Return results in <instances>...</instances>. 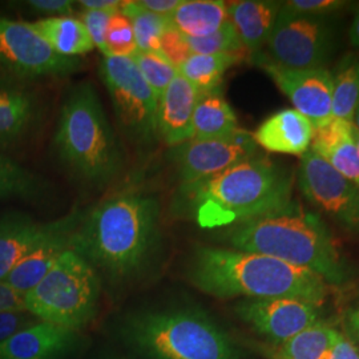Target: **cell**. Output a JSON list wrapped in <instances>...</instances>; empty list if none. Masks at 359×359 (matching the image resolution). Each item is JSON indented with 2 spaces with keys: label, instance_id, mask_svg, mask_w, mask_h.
<instances>
[{
  "label": "cell",
  "instance_id": "cell-2",
  "mask_svg": "<svg viewBox=\"0 0 359 359\" xmlns=\"http://www.w3.org/2000/svg\"><path fill=\"white\" fill-rule=\"evenodd\" d=\"M158 243L157 197L126 191L84 213L74 231L71 249L111 281L124 283L147 269Z\"/></svg>",
  "mask_w": 359,
  "mask_h": 359
},
{
  "label": "cell",
  "instance_id": "cell-23",
  "mask_svg": "<svg viewBox=\"0 0 359 359\" xmlns=\"http://www.w3.org/2000/svg\"><path fill=\"white\" fill-rule=\"evenodd\" d=\"M338 335L320 321L281 344H255V348L268 359H327Z\"/></svg>",
  "mask_w": 359,
  "mask_h": 359
},
{
  "label": "cell",
  "instance_id": "cell-16",
  "mask_svg": "<svg viewBox=\"0 0 359 359\" xmlns=\"http://www.w3.org/2000/svg\"><path fill=\"white\" fill-rule=\"evenodd\" d=\"M200 92L182 75L172 80L158 99L157 135L170 148L193 139V114Z\"/></svg>",
  "mask_w": 359,
  "mask_h": 359
},
{
  "label": "cell",
  "instance_id": "cell-37",
  "mask_svg": "<svg viewBox=\"0 0 359 359\" xmlns=\"http://www.w3.org/2000/svg\"><path fill=\"white\" fill-rule=\"evenodd\" d=\"M38 322H40L38 317L28 310L0 311V344Z\"/></svg>",
  "mask_w": 359,
  "mask_h": 359
},
{
  "label": "cell",
  "instance_id": "cell-32",
  "mask_svg": "<svg viewBox=\"0 0 359 359\" xmlns=\"http://www.w3.org/2000/svg\"><path fill=\"white\" fill-rule=\"evenodd\" d=\"M192 53L216 55V53H240L245 52L241 39L231 20L219 27L213 34L204 38H187Z\"/></svg>",
  "mask_w": 359,
  "mask_h": 359
},
{
  "label": "cell",
  "instance_id": "cell-19",
  "mask_svg": "<svg viewBox=\"0 0 359 359\" xmlns=\"http://www.w3.org/2000/svg\"><path fill=\"white\" fill-rule=\"evenodd\" d=\"M283 1L241 0L226 3L228 18L250 57L268 43Z\"/></svg>",
  "mask_w": 359,
  "mask_h": 359
},
{
  "label": "cell",
  "instance_id": "cell-29",
  "mask_svg": "<svg viewBox=\"0 0 359 359\" xmlns=\"http://www.w3.org/2000/svg\"><path fill=\"white\" fill-rule=\"evenodd\" d=\"M44 184L35 173L0 154V201L7 198H38Z\"/></svg>",
  "mask_w": 359,
  "mask_h": 359
},
{
  "label": "cell",
  "instance_id": "cell-18",
  "mask_svg": "<svg viewBox=\"0 0 359 359\" xmlns=\"http://www.w3.org/2000/svg\"><path fill=\"white\" fill-rule=\"evenodd\" d=\"M314 130L305 116L287 108L269 116L252 135L257 145L268 152L302 157L311 147Z\"/></svg>",
  "mask_w": 359,
  "mask_h": 359
},
{
  "label": "cell",
  "instance_id": "cell-9",
  "mask_svg": "<svg viewBox=\"0 0 359 359\" xmlns=\"http://www.w3.org/2000/svg\"><path fill=\"white\" fill-rule=\"evenodd\" d=\"M266 46L276 65L292 69L325 68L333 53V28L327 18L294 15L281 7Z\"/></svg>",
  "mask_w": 359,
  "mask_h": 359
},
{
  "label": "cell",
  "instance_id": "cell-3",
  "mask_svg": "<svg viewBox=\"0 0 359 359\" xmlns=\"http://www.w3.org/2000/svg\"><path fill=\"white\" fill-rule=\"evenodd\" d=\"M187 278L218 299L295 298L320 308L329 293L327 283L310 270L273 257L216 246L193 250Z\"/></svg>",
  "mask_w": 359,
  "mask_h": 359
},
{
  "label": "cell",
  "instance_id": "cell-6",
  "mask_svg": "<svg viewBox=\"0 0 359 359\" xmlns=\"http://www.w3.org/2000/svg\"><path fill=\"white\" fill-rule=\"evenodd\" d=\"M123 334L149 359H237L228 335L200 309L140 311L126 321Z\"/></svg>",
  "mask_w": 359,
  "mask_h": 359
},
{
  "label": "cell",
  "instance_id": "cell-31",
  "mask_svg": "<svg viewBox=\"0 0 359 359\" xmlns=\"http://www.w3.org/2000/svg\"><path fill=\"white\" fill-rule=\"evenodd\" d=\"M132 59L158 99L179 74V69L168 62L160 52L137 51Z\"/></svg>",
  "mask_w": 359,
  "mask_h": 359
},
{
  "label": "cell",
  "instance_id": "cell-5",
  "mask_svg": "<svg viewBox=\"0 0 359 359\" xmlns=\"http://www.w3.org/2000/svg\"><path fill=\"white\" fill-rule=\"evenodd\" d=\"M55 147L68 169L90 185H107L123 167L118 139L88 81L68 90L60 109Z\"/></svg>",
  "mask_w": 359,
  "mask_h": 359
},
{
  "label": "cell",
  "instance_id": "cell-45",
  "mask_svg": "<svg viewBox=\"0 0 359 359\" xmlns=\"http://www.w3.org/2000/svg\"><path fill=\"white\" fill-rule=\"evenodd\" d=\"M351 133H353V139H354V142H355V145H357V149H358L359 152V130L357 129V127L353 124L351 126Z\"/></svg>",
  "mask_w": 359,
  "mask_h": 359
},
{
  "label": "cell",
  "instance_id": "cell-1",
  "mask_svg": "<svg viewBox=\"0 0 359 359\" xmlns=\"http://www.w3.org/2000/svg\"><path fill=\"white\" fill-rule=\"evenodd\" d=\"M293 172L257 154L209 179L181 182L170 209L201 229L231 228L294 204Z\"/></svg>",
  "mask_w": 359,
  "mask_h": 359
},
{
  "label": "cell",
  "instance_id": "cell-38",
  "mask_svg": "<svg viewBox=\"0 0 359 359\" xmlns=\"http://www.w3.org/2000/svg\"><path fill=\"white\" fill-rule=\"evenodd\" d=\"M36 13H43L46 18L71 16L74 13L75 1L69 0H29L27 3Z\"/></svg>",
  "mask_w": 359,
  "mask_h": 359
},
{
  "label": "cell",
  "instance_id": "cell-4",
  "mask_svg": "<svg viewBox=\"0 0 359 359\" xmlns=\"http://www.w3.org/2000/svg\"><path fill=\"white\" fill-rule=\"evenodd\" d=\"M231 249L273 257L310 270L330 285H344L350 271L320 218L299 206L256 218L224 231Z\"/></svg>",
  "mask_w": 359,
  "mask_h": 359
},
{
  "label": "cell",
  "instance_id": "cell-14",
  "mask_svg": "<svg viewBox=\"0 0 359 359\" xmlns=\"http://www.w3.org/2000/svg\"><path fill=\"white\" fill-rule=\"evenodd\" d=\"M234 310L269 344H281L320 322L318 306L295 298L243 299Z\"/></svg>",
  "mask_w": 359,
  "mask_h": 359
},
{
  "label": "cell",
  "instance_id": "cell-42",
  "mask_svg": "<svg viewBox=\"0 0 359 359\" xmlns=\"http://www.w3.org/2000/svg\"><path fill=\"white\" fill-rule=\"evenodd\" d=\"M345 325H346L348 338L359 345V301L351 308L347 310L345 316Z\"/></svg>",
  "mask_w": 359,
  "mask_h": 359
},
{
  "label": "cell",
  "instance_id": "cell-11",
  "mask_svg": "<svg viewBox=\"0 0 359 359\" xmlns=\"http://www.w3.org/2000/svg\"><path fill=\"white\" fill-rule=\"evenodd\" d=\"M0 65L15 76H67L79 71L81 62L52 50L31 23L0 16Z\"/></svg>",
  "mask_w": 359,
  "mask_h": 359
},
{
  "label": "cell",
  "instance_id": "cell-10",
  "mask_svg": "<svg viewBox=\"0 0 359 359\" xmlns=\"http://www.w3.org/2000/svg\"><path fill=\"white\" fill-rule=\"evenodd\" d=\"M298 189L311 205L347 231L359 236V187L309 149L297 172Z\"/></svg>",
  "mask_w": 359,
  "mask_h": 359
},
{
  "label": "cell",
  "instance_id": "cell-26",
  "mask_svg": "<svg viewBox=\"0 0 359 359\" xmlns=\"http://www.w3.org/2000/svg\"><path fill=\"white\" fill-rule=\"evenodd\" d=\"M52 50L68 57H77L95 48L87 28L74 16L43 18L31 23Z\"/></svg>",
  "mask_w": 359,
  "mask_h": 359
},
{
  "label": "cell",
  "instance_id": "cell-12",
  "mask_svg": "<svg viewBox=\"0 0 359 359\" xmlns=\"http://www.w3.org/2000/svg\"><path fill=\"white\" fill-rule=\"evenodd\" d=\"M258 154L253 135L238 128L231 135L182 142L170 148L169 157L176 165L181 182L209 179Z\"/></svg>",
  "mask_w": 359,
  "mask_h": 359
},
{
  "label": "cell",
  "instance_id": "cell-40",
  "mask_svg": "<svg viewBox=\"0 0 359 359\" xmlns=\"http://www.w3.org/2000/svg\"><path fill=\"white\" fill-rule=\"evenodd\" d=\"M182 0H136L135 3L148 13L169 18L176 11Z\"/></svg>",
  "mask_w": 359,
  "mask_h": 359
},
{
  "label": "cell",
  "instance_id": "cell-36",
  "mask_svg": "<svg viewBox=\"0 0 359 359\" xmlns=\"http://www.w3.org/2000/svg\"><path fill=\"white\" fill-rule=\"evenodd\" d=\"M160 53L177 69L192 55L187 38L180 34L176 28L170 26V23L160 40Z\"/></svg>",
  "mask_w": 359,
  "mask_h": 359
},
{
  "label": "cell",
  "instance_id": "cell-21",
  "mask_svg": "<svg viewBox=\"0 0 359 359\" xmlns=\"http://www.w3.org/2000/svg\"><path fill=\"white\" fill-rule=\"evenodd\" d=\"M50 228L51 222L40 224L23 213H10L0 218V283Z\"/></svg>",
  "mask_w": 359,
  "mask_h": 359
},
{
  "label": "cell",
  "instance_id": "cell-13",
  "mask_svg": "<svg viewBox=\"0 0 359 359\" xmlns=\"http://www.w3.org/2000/svg\"><path fill=\"white\" fill-rule=\"evenodd\" d=\"M273 83L294 105V109L305 116L314 129H320L333 120V75L326 68L292 69L276 65L269 56L259 52L252 56Z\"/></svg>",
  "mask_w": 359,
  "mask_h": 359
},
{
  "label": "cell",
  "instance_id": "cell-7",
  "mask_svg": "<svg viewBox=\"0 0 359 359\" xmlns=\"http://www.w3.org/2000/svg\"><path fill=\"white\" fill-rule=\"evenodd\" d=\"M100 297L97 271L72 249L25 295L26 309L40 321L79 332L96 316Z\"/></svg>",
  "mask_w": 359,
  "mask_h": 359
},
{
  "label": "cell",
  "instance_id": "cell-39",
  "mask_svg": "<svg viewBox=\"0 0 359 359\" xmlns=\"http://www.w3.org/2000/svg\"><path fill=\"white\" fill-rule=\"evenodd\" d=\"M27 310L25 295L16 292L10 285L0 283V311Z\"/></svg>",
  "mask_w": 359,
  "mask_h": 359
},
{
  "label": "cell",
  "instance_id": "cell-17",
  "mask_svg": "<svg viewBox=\"0 0 359 359\" xmlns=\"http://www.w3.org/2000/svg\"><path fill=\"white\" fill-rule=\"evenodd\" d=\"M77 342V332L40 321L0 344V359H60Z\"/></svg>",
  "mask_w": 359,
  "mask_h": 359
},
{
  "label": "cell",
  "instance_id": "cell-15",
  "mask_svg": "<svg viewBox=\"0 0 359 359\" xmlns=\"http://www.w3.org/2000/svg\"><path fill=\"white\" fill-rule=\"evenodd\" d=\"M83 216L84 213L74 210L65 217L52 221L50 231L22 258L3 283L23 295L34 289L59 258L71 249L74 231Z\"/></svg>",
  "mask_w": 359,
  "mask_h": 359
},
{
  "label": "cell",
  "instance_id": "cell-20",
  "mask_svg": "<svg viewBox=\"0 0 359 359\" xmlns=\"http://www.w3.org/2000/svg\"><path fill=\"white\" fill-rule=\"evenodd\" d=\"M351 126L353 123L333 118L325 127L314 130L310 149L359 187V152L353 139Z\"/></svg>",
  "mask_w": 359,
  "mask_h": 359
},
{
  "label": "cell",
  "instance_id": "cell-27",
  "mask_svg": "<svg viewBox=\"0 0 359 359\" xmlns=\"http://www.w3.org/2000/svg\"><path fill=\"white\" fill-rule=\"evenodd\" d=\"M243 57L244 55L240 53H192L180 65L179 74L191 81L200 93L221 90V83L226 71Z\"/></svg>",
  "mask_w": 359,
  "mask_h": 359
},
{
  "label": "cell",
  "instance_id": "cell-25",
  "mask_svg": "<svg viewBox=\"0 0 359 359\" xmlns=\"http://www.w3.org/2000/svg\"><path fill=\"white\" fill-rule=\"evenodd\" d=\"M238 128L237 116L221 90L200 93L193 114V139L222 137Z\"/></svg>",
  "mask_w": 359,
  "mask_h": 359
},
{
  "label": "cell",
  "instance_id": "cell-46",
  "mask_svg": "<svg viewBox=\"0 0 359 359\" xmlns=\"http://www.w3.org/2000/svg\"><path fill=\"white\" fill-rule=\"evenodd\" d=\"M353 124L357 127V129L359 130V105L358 108H357V112H355V116H354V120H353Z\"/></svg>",
  "mask_w": 359,
  "mask_h": 359
},
{
  "label": "cell",
  "instance_id": "cell-30",
  "mask_svg": "<svg viewBox=\"0 0 359 359\" xmlns=\"http://www.w3.org/2000/svg\"><path fill=\"white\" fill-rule=\"evenodd\" d=\"M120 11L132 23L137 51L160 52V40L169 26V19L142 10L135 1H126Z\"/></svg>",
  "mask_w": 359,
  "mask_h": 359
},
{
  "label": "cell",
  "instance_id": "cell-35",
  "mask_svg": "<svg viewBox=\"0 0 359 359\" xmlns=\"http://www.w3.org/2000/svg\"><path fill=\"white\" fill-rule=\"evenodd\" d=\"M120 8L112 10H86L81 13V22L87 28V32L90 35V40L99 51L107 55L105 50V31L111 18L115 15Z\"/></svg>",
  "mask_w": 359,
  "mask_h": 359
},
{
  "label": "cell",
  "instance_id": "cell-33",
  "mask_svg": "<svg viewBox=\"0 0 359 359\" xmlns=\"http://www.w3.org/2000/svg\"><path fill=\"white\" fill-rule=\"evenodd\" d=\"M105 56L132 57L137 52L133 27L120 10L111 18L105 31Z\"/></svg>",
  "mask_w": 359,
  "mask_h": 359
},
{
  "label": "cell",
  "instance_id": "cell-34",
  "mask_svg": "<svg viewBox=\"0 0 359 359\" xmlns=\"http://www.w3.org/2000/svg\"><path fill=\"white\" fill-rule=\"evenodd\" d=\"M346 4L342 0H290L283 1V10L301 16L327 18V15L342 10Z\"/></svg>",
  "mask_w": 359,
  "mask_h": 359
},
{
  "label": "cell",
  "instance_id": "cell-8",
  "mask_svg": "<svg viewBox=\"0 0 359 359\" xmlns=\"http://www.w3.org/2000/svg\"><path fill=\"white\" fill-rule=\"evenodd\" d=\"M99 72L123 133L135 144L151 145L158 137V97L142 77L135 60L103 56Z\"/></svg>",
  "mask_w": 359,
  "mask_h": 359
},
{
  "label": "cell",
  "instance_id": "cell-22",
  "mask_svg": "<svg viewBox=\"0 0 359 359\" xmlns=\"http://www.w3.org/2000/svg\"><path fill=\"white\" fill-rule=\"evenodd\" d=\"M38 116L35 95L22 86L0 83V148L25 137Z\"/></svg>",
  "mask_w": 359,
  "mask_h": 359
},
{
  "label": "cell",
  "instance_id": "cell-41",
  "mask_svg": "<svg viewBox=\"0 0 359 359\" xmlns=\"http://www.w3.org/2000/svg\"><path fill=\"white\" fill-rule=\"evenodd\" d=\"M327 359H359V348L346 335L339 333Z\"/></svg>",
  "mask_w": 359,
  "mask_h": 359
},
{
  "label": "cell",
  "instance_id": "cell-24",
  "mask_svg": "<svg viewBox=\"0 0 359 359\" xmlns=\"http://www.w3.org/2000/svg\"><path fill=\"white\" fill-rule=\"evenodd\" d=\"M168 19L185 38H204L229 20L226 3L221 0H182Z\"/></svg>",
  "mask_w": 359,
  "mask_h": 359
},
{
  "label": "cell",
  "instance_id": "cell-28",
  "mask_svg": "<svg viewBox=\"0 0 359 359\" xmlns=\"http://www.w3.org/2000/svg\"><path fill=\"white\" fill-rule=\"evenodd\" d=\"M333 75V117L353 123L359 105V52H348Z\"/></svg>",
  "mask_w": 359,
  "mask_h": 359
},
{
  "label": "cell",
  "instance_id": "cell-43",
  "mask_svg": "<svg viewBox=\"0 0 359 359\" xmlns=\"http://www.w3.org/2000/svg\"><path fill=\"white\" fill-rule=\"evenodd\" d=\"M77 3L86 10H112V8H121L126 1H121V0H80Z\"/></svg>",
  "mask_w": 359,
  "mask_h": 359
},
{
  "label": "cell",
  "instance_id": "cell-44",
  "mask_svg": "<svg viewBox=\"0 0 359 359\" xmlns=\"http://www.w3.org/2000/svg\"><path fill=\"white\" fill-rule=\"evenodd\" d=\"M348 38L354 47L359 48V8L357 13H355V18L350 26V31H348Z\"/></svg>",
  "mask_w": 359,
  "mask_h": 359
}]
</instances>
